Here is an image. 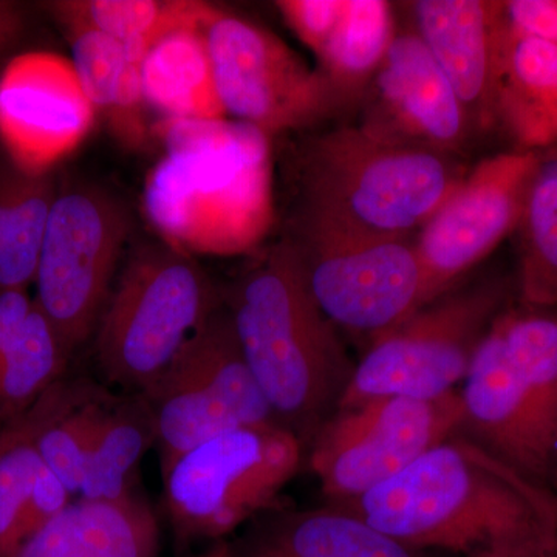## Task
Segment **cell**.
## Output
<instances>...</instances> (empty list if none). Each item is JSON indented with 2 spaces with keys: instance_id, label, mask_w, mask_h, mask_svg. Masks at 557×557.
I'll use <instances>...</instances> for the list:
<instances>
[{
  "instance_id": "obj_1",
  "label": "cell",
  "mask_w": 557,
  "mask_h": 557,
  "mask_svg": "<svg viewBox=\"0 0 557 557\" xmlns=\"http://www.w3.org/2000/svg\"><path fill=\"white\" fill-rule=\"evenodd\" d=\"M341 507L421 552L530 557L557 536V493L465 435Z\"/></svg>"
},
{
  "instance_id": "obj_2",
  "label": "cell",
  "mask_w": 557,
  "mask_h": 557,
  "mask_svg": "<svg viewBox=\"0 0 557 557\" xmlns=\"http://www.w3.org/2000/svg\"><path fill=\"white\" fill-rule=\"evenodd\" d=\"M152 132L163 152L143 211L163 244L190 258L258 252L276 218L271 138L231 119L160 120Z\"/></svg>"
},
{
  "instance_id": "obj_3",
  "label": "cell",
  "mask_w": 557,
  "mask_h": 557,
  "mask_svg": "<svg viewBox=\"0 0 557 557\" xmlns=\"http://www.w3.org/2000/svg\"><path fill=\"white\" fill-rule=\"evenodd\" d=\"M225 307L274 420L311 442L338 409L355 366L287 237L251 256Z\"/></svg>"
},
{
  "instance_id": "obj_4",
  "label": "cell",
  "mask_w": 557,
  "mask_h": 557,
  "mask_svg": "<svg viewBox=\"0 0 557 557\" xmlns=\"http://www.w3.org/2000/svg\"><path fill=\"white\" fill-rule=\"evenodd\" d=\"M298 166V212L386 237H416L468 172L457 157L394 141L359 124L310 138Z\"/></svg>"
},
{
  "instance_id": "obj_5",
  "label": "cell",
  "mask_w": 557,
  "mask_h": 557,
  "mask_svg": "<svg viewBox=\"0 0 557 557\" xmlns=\"http://www.w3.org/2000/svg\"><path fill=\"white\" fill-rule=\"evenodd\" d=\"M219 307V293L196 259L163 242L139 245L95 329L102 375L116 386L146 391Z\"/></svg>"
},
{
  "instance_id": "obj_6",
  "label": "cell",
  "mask_w": 557,
  "mask_h": 557,
  "mask_svg": "<svg viewBox=\"0 0 557 557\" xmlns=\"http://www.w3.org/2000/svg\"><path fill=\"white\" fill-rule=\"evenodd\" d=\"M304 443L276 421L230 429L164 469V511L180 544L222 542L271 505L302 461Z\"/></svg>"
},
{
  "instance_id": "obj_7",
  "label": "cell",
  "mask_w": 557,
  "mask_h": 557,
  "mask_svg": "<svg viewBox=\"0 0 557 557\" xmlns=\"http://www.w3.org/2000/svg\"><path fill=\"white\" fill-rule=\"evenodd\" d=\"M509 299V281L494 276L458 285L421 307L370 343L338 409L386 395L431 399L457 392L475 350Z\"/></svg>"
},
{
  "instance_id": "obj_8",
  "label": "cell",
  "mask_w": 557,
  "mask_h": 557,
  "mask_svg": "<svg viewBox=\"0 0 557 557\" xmlns=\"http://www.w3.org/2000/svg\"><path fill=\"white\" fill-rule=\"evenodd\" d=\"M287 239L335 327L372 343L421 309L423 270L413 237L354 233L298 212Z\"/></svg>"
},
{
  "instance_id": "obj_9",
  "label": "cell",
  "mask_w": 557,
  "mask_h": 557,
  "mask_svg": "<svg viewBox=\"0 0 557 557\" xmlns=\"http://www.w3.org/2000/svg\"><path fill=\"white\" fill-rule=\"evenodd\" d=\"M129 233V212L108 190L60 188L40 249L35 302L72 354L94 336Z\"/></svg>"
},
{
  "instance_id": "obj_10",
  "label": "cell",
  "mask_w": 557,
  "mask_h": 557,
  "mask_svg": "<svg viewBox=\"0 0 557 557\" xmlns=\"http://www.w3.org/2000/svg\"><path fill=\"white\" fill-rule=\"evenodd\" d=\"M139 394L156 416L161 472L214 435L276 421L248 368L225 306L209 317L170 368Z\"/></svg>"
},
{
  "instance_id": "obj_11",
  "label": "cell",
  "mask_w": 557,
  "mask_h": 557,
  "mask_svg": "<svg viewBox=\"0 0 557 557\" xmlns=\"http://www.w3.org/2000/svg\"><path fill=\"white\" fill-rule=\"evenodd\" d=\"M465 431L460 392L375 397L336 409L310 442V465L333 504L364 496Z\"/></svg>"
},
{
  "instance_id": "obj_12",
  "label": "cell",
  "mask_w": 557,
  "mask_h": 557,
  "mask_svg": "<svg viewBox=\"0 0 557 557\" xmlns=\"http://www.w3.org/2000/svg\"><path fill=\"white\" fill-rule=\"evenodd\" d=\"M205 36L228 119L273 138L339 112L317 69L267 28L215 7Z\"/></svg>"
},
{
  "instance_id": "obj_13",
  "label": "cell",
  "mask_w": 557,
  "mask_h": 557,
  "mask_svg": "<svg viewBox=\"0 0 557 557\" xmlns=\"http://www.w3.org/2000/svg\"><path fill=\"white\" fill-rule=\"evenodd\" d=\"M536 152L512 150L475 164L413 237L423 270L421 307L458 287L516 233Z\"/></svg>"
},
{
  "instance_id": "obj_14",
  "label": "cell",
  "mask_w": 557,
  "mask_h": 557,
  "mask_svg": "<svg viewBox=\"0 0 557 557\" xmlns=\"http://www.w3.org/2000/svg\"><path fill=\"white\" fill-rule=\"evenodd\" d=\"M95 121L97 112L67 58L30 51L0 72V141L20 170L53 172L86 141Z\"/></svg>"
},
{
  "instance_id": "obj_15",
  "label": "cell",
  "mask_w": 557,
  "mask_h": 557,
  "mask_svg": "<svg viewBox=\"0 0 557 557\" xmlns=\"http://www.w3.org/2000/svg\"><path fill=\"white\" fill-rule=\"evenodd\" d=\"M359 106L364 129L445 156H460L474 129L448 76L416 30L397 32Z\"/></svg>"
},
{
  "instance_id": "obj_16",
  "label": "cell",
  "mask_w": 557,
  "mask_h": 557,
  "mask_svg": "<svg viewBox=\"0 0 557 557\" xmlns=\"http://www.w3.org/2000/svg\"><path fill=\"white\" fill-rule=\"evenodd\" d=\"M412 9L416 32L448 76L472 127L490 131L497 123L498 79L509 33L505 2L420 0Z\"/></svg>"
},
{
  "instance_id": "obj_17",
  "label": "cell",
  "mask_w": 557,
  "mask_h": 557,
  "mask_svg": "<svg viewBox=\"0 0 557 557\" xmlns=\"http://www.w3.org/2000/svg\"><path fill=\"white\" fill-rule=\"evenodd\" d=\"M460 398L469 437L552 487V454L539 437L497 319L475 350Z\"/></svg>"
},
{
  "instance_id": "obj_18",
  "label": "cell",
  "mask_w": 557,
  "mask_h": 557,
  "mask_svg": "<svg viewBox=\"0 0 557 557\" xmlns=\"http://www.w3.org/2000/svg\"><path fill=\"white\" fill-rule=\"evenodd\" d=\"M230 547L234 557H446L408 547L336 504L304 511L270 509Z\"/></svg>"
},
{
  "instance_id": "obj_19",
  "label": "cell",
  "mask_w": 557,
  "mask_h": 557,
  "mask_svg": "<svg viewBox=\"0 0 557 557\" xmlns=\"http://www.w3.org/2000/svg\"><path fill=\"white\" fill-rule=\"evenodd\" d=\"M159 520L137 493L120 502L75 498L14 557H157Z\"/></svg>"
},
{
  "instance_id": "obj_20",
  "label": "cell",
  "mask_w": 557,
  "mask_h": 557,
  "mask_svg": "<svg viewBox=\"0 0 557 557\" xmlns=\"http://www.w3.org/2000/svg\"><path fill=\"white\" fill-rule=\"evenodd\" d=\"M72 64L84 94L113 138L129 150L148 149L153 139L141 89V65L127 58L119 40L94 30H65Z\"/></svg>"
},
{
  "instance_id": "obj_21",
  "label": "cell",
  "mask_w": 557,
  "mask_h": 557,
  "mask_svg": "<svg viewBox=\"0 0 557 557\" xmlns=\"http://www.w3.org/2000/svg\"><path fill=\"white\" fill-rule=\"evenodd\" d=\"M496 120L519 150L536 152L557 145V46L509 28Z\"/></svg>"
},
{
  "instance_id": "obj_22",
  "label": "cell",
  "mask_w": 557,
  "mask_h": 557,
  "mask_svg": "<svg viewBox=\"0 0 557 557\" xmlns=\"http://www.w3.org/2000/svg\"><path fill=\"white\" fill-rule=\"evenodd\" d=\"M141 89L148 109L161 120L228 119L220 102L205 27L170 33L141 62Z\"/></svg>"
},
{
  "instance_id": "obj_23",
  "label": "cell",
  "mask_w": 557,
  "mask_h": 557,
  "mask_svg": "<svg viewBox=\"0 0 557 557\" xmlns=\"http://www.w3.org/2000/svg\"><path fill=\"white\" fill-rule=\"evenodd\" d=\"M46 9L65 30H94L119 40L141 65L148 51L170 33L207 27L215 7L200 0H54Z\"/></svg>"
},
{
  "instance_id": "obj_24",
  "label": "cell",
  "mask_w": 557,
  "mask_h": 557,
  "mask_svg": "<svg viewBox=\"0 0 557 557\" xmlns=\"http://www.w3.org/2000/svg\"><path fill=\"white\" fill-rule=\"evenodd\" d=\"M397 35L394 10L383 0H346L335 30L319 51L317 72L341 110L361 102Z\"/></svg>"
},
{
  "instance_id": "obj_25",
  "label": "cell",
  "mask_w": 557,
  "mask_h": 557,
  "mask_svg": "<svg viewBox=\"0 0 557 557\" xmlns=\"http://www.w3.org/2000/svg\"><path fill=\"white\" fill-rule=\"evenodd\" d=\"M157 445V423L145 395L113 398L91 445L76 498L120 502L135 493L143 457Z\"/></svg>"
},
{
  "instance_id": "obj_26",
  "label": "cell",
  "mask_w": 557,
  "mask_h": 557,
  "mask_svg": "<svg viewBox=\"0 0 557 557\" xmlns=\"http://www.w3.org/2000/svg\"><path fill=\"white\" fill-rule=\"evenodd\" d=\"M60 186L53 172L0 171V292L35 284L40 249Z\"/></svg>"
},
{
  "instance_id": "obj_27",
  "label": "cell",
  "mask_w": 557,
  "mask_h": 557,
  "mask_svg": "<svg viewBox=\"0 0 557 557\" xmlns=\"http://www.w3.org/2000/svg\"><path fill=\"white\" fill-rule=\"evenodd\" d=\"M497 325L539 437L552 454L553 467L557 429V313L509 304L498 314Z\"/></svg>"
},
{
  "instance_id": "obj_28",
  "label": "cell",
  "mask_w": 557,
  "mask_h": 557,
  "mask_svg": "<svg viewBox=\"0 0 557 557\" xmlns=\"http://www.w3.org/2000/svg\"><path fill=\"white\" fill-rule=\"evenodd\" d=\"M516 233L519 302L553 309L557 306V145L536 150Z\"/></svg>"
},
{
  "instance_id": "obj_29",
  "label": "cell",
  "mask_w": 557,
  "mask_h": 557,
  "mask_svg": "<svg viewBox=\"0 0 557 557\" xmlns=\"http://www.w3.org/2000/svg\"><path fill=\"white\" fill-rule=\"evenodd\" d=\"M72 351L35 302L21 332L0 348V429L64 379Z\"/></svg>"
},
{
  "instance_id": "obj_30",
  "label": "cell",
  "mask_w": 557,
  "mask_h": 557,
  "mask_svg": "<svg viewBox=\"0 0 557 557\" xmlns=\"http://www.w3.org/2000/svg\"><path fill=\"white\" fill-rule=\"evenodd\" d=\"M38 410L0 429V557H14L44 528L38 507L42 458L36 448Z\"/></svg>"
},
{
  "instance_id": "obj_31",
  "label": "cell",
  "mask_w": 557,
  "mask_h": 557,
  "mask_svg": "<svg viewBox=\"0 0 557 557\" xmlns=\"http://www.w3.org/2000/svg\"><path fill=\"white\" fill-rule=\"evenodd\" d=\"M346 0H281L276 9L289 30L314 57L325 44L341 20Z\"/></svg>"
},
{
  "instance_id": "obj_32",
  "label": "cell",
  "mask_w": 557,
  "mask_h": 557,
  "mask_svg": "<svg viewBox=\"0 0 557 557\" xmlns=\"http://www.w3.org/2000/svg\"><path fill=\"white\" fill-rule=\"evenodd\" d=\"M505 13L512 32L557 46V0H511Z\"/></svg>"
},
{
  "instance_id": "obj_33",
  "label": "cell",
  "mask_w": 557,
  "mask_h": 557,
  "mask_svg": "<svg viewBox=\"0 0 557 557\" xmlns=\"http://www.w3.org/2000/svg\"><path fill=\"white\" fill-rule=\"evenodd\" d=\"M25 13L22 5L11 0H0V60L20 42L25 32Z\"/></svg>"
},
{
  "instance_id": "obj_34",
  "label": "cell",
  "mask_w": 557,
  "mask_h": 557,
  "mask_svg": "<svg viewBox=\"0 0 557 557\" xmlns=\"http://www.w3.org/2000/svg\"><path fill=\"white\" fill-rule=\"evenodd\" d=\"M199 557H234L233 552H231L230 542H215L211 548L208 549L205 555Z\"/></svg>"
},
{
  "instance_id": "obj_35",
  "label": "cell",
  "mask_w": 557,
  "mask_h": 557,
  "mask_svg": "<svg viewBox=\"0 0 557 557\" xmlns=\"http://www.w3.org/2000/svg\"><path fill=\"white\" fill-rule=\"evenodd\" d=\"M549 485H552L553 490L557 487V429L555 438V450H553L552 480H549Z\"/></svg>"
},
{
  "instance_id": "obj_36",
  "label": "cell",
  "mask_w": 557,
  "mask_h": 557,
  "mask_svg": "<svg viewBox=\"0 0 557 557\" xmlns=\"http://www.w3.org/2000/svg\"><path fill=\"white\" fill-rule=\"evenodd\" d=\"M530 557H557V536L552 544L548 545L547 548L542 549V552L536 553V555Z\"/></svg>"
}]
</instances>
